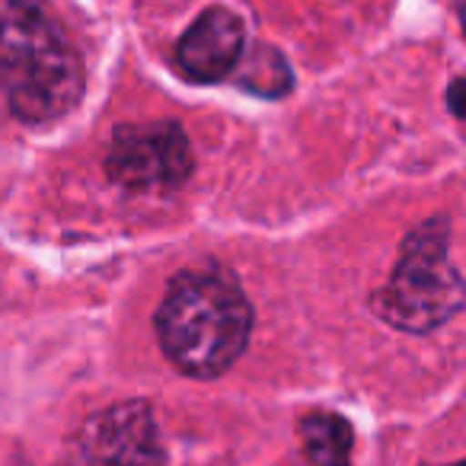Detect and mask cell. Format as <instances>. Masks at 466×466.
<instances>
[{
  "label": "cell",
  "mask_w": 466,
  "mask_h": 466,
  "mask_svg": "<svg viewBox=\"0 0 466 466\" xmlns=\"http://www.w3.org/2000/svg\"><path fill=\"white\" fill-rule=\"evenodd\" d=\"M0 90L16 118L46 125L84 96V65L46 0H0Z\"/></svg>",
  "instance_id": "cell-1"
},
{
  "label": "cell",
  "mask_w": 466,
  "mask_h": 466,
  "mask_svg": "<svg viewBox=\"0 0 466 466\" xmlns=\"http://www.w3.org/2000/svg\"><path fill=\"white\" fill-rule=\"evenodd\" d=\"M253 307L220 268H192L169 281L157 310V339L167 358L192 377H218L247 351Z\"/></svg>",
  "instance_id": "cell-2"
},
{
  "label": "cell",
  "mask_w": 466,
  "mask_h": 466,
  "mask_svg": "<svg viewBox=\"0 0 466 466\" xmlns=\"http://www.w3.org/2000/svg\"><path fill=\"white\" fill-rule=\"evenodd\" d=\"M447 247L451 233L444 218L425 220L402 240L390 281L370 294V307L383 323L425 336L463 310L466 281L453 268Z\"/></svg>",
  "instance_id": "cell-3"
},
{
  "label": "cell",
  "mask_w": 466,
  "mask_h": 466,
  "mask_svg": "<svg viewBox=\"0 0 466 466\" xmlns=\"http://www.w3.org/2000/svg\"><path fill=\"white\" fill-rule=\"evenodd\" d=\"M195 169L192 144L179 122H141L116 128L106 173L128 192H173Z\"/></svg>",
  "instance_id": "cell-4"
},
{
  "label": "cell",
  "mask_w": 466,
  "mask_h": 466,
  "mask_svg": "<svg viewBox=\"0 0 466 466\" xmlns=\"http://www.w3.org/2000/svg\"><path fill=\"white\" fill-rule=\"evenodd\" d=\"M61 466H167L147 402H118L90 415L74 434Z\"/></svg>",
  "instance_id": "cell-5"
},
{
  "label": "cell",
  "mask_w": 466,
  "mask_h": 466,
  "mask_svg": "<svg viewBox=\"0 0 466 466\" xmlns=\"http://www.w3.org/2000/svg\"><path fill=\"white\" fill-rule=\"evenodd\" d=\"M243 55V23L227 7H208L195 16L176 46V65L188 80L218 84L237 71Z\"/></svg>",
  "instance_id": "cell-6"
},
{
  "label": "cell",
  "mask_w": 466,
  "mask_h": 466,
  "mask_svg": "<svg viewBox=\"0 0 466 466\" xmlns=\"http://www.w3.org/2000/svg\"><path fill=\"white\" fill-rule=\"evenodd\" d=\"M300 441L313 466H351L355 431L339 412H310L300 419Z\"/></svg>",
  "instance_id": "cell-7"
},
{
  "label": "cell",
  "mask_w": 466,
  "mask_h": 466,
  "mask_svg": "<svg viewBox=\"0 0 466 466\" xmlns=\"http://www.w3.org/2000/svg\"><path fill=\"white\" fill-rule=\"evenodd\" d=\"M237 77H240V84L247 86L249 93L266 96V99L285 96L294 86V74H291V65L285 61V55L272 46H262V42H256L249 52L240 55Z\"/></svg>",
  "instance_id": "cell-8"
},
{
  "label": "cell",
  "mask_w": 466,
  "mask_h": 466,
  "mask_svg": "<svg viewBox=\"0 0 466 466\" xmlns=\"http://www.w3.org/2000/svg\"><path fill=\"white\" fill-rule=\"evenodd\" d=\"M447 109L457 118H466V74L447 86Z\"/></svg>",
  "instance_id": "cell-9"
},
{
  "label": "cell",
  "mask_w": 466,
  "mask_h": 466,
  "mask_svg": "<svg viewBox=\"0 0 466 466\" xmlns=\"http://www.w3.org/2000/svg\"><path fill=\"white\" fill-rule=\"evenodd\" d=\"M457 14H460V23H463V33H466V0H457Z\"/></svg>",
  "instance_id": "cell-10"
},
{
  "label": "cell",
  "mask_w": 466,
  "mask_h": 466,
  "mask_svg": "<svg viewBox=\"0 0 466 466\" xmlns=\"http://www.w3.org/2000/svg\"><path fill=\"white\" fill-rule=\"evenodd\" d=\"M453 466H466V460H460V463H453Z\"/></svg>",
  "instance_id": "cell-11"
}]
</instances>
